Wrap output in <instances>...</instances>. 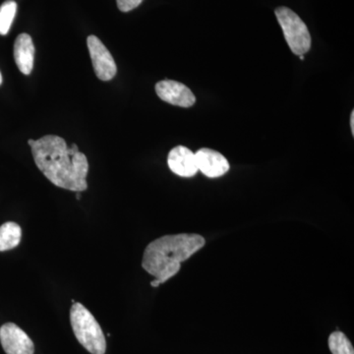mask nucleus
<instances>
[{"label": "nucleus", "mask_w": 354, "mask_h": 354, "mask_svg": "<svg viewBox=\"0 0 354 354\" xmlns=\"http://www.w3.org/2000/svg\"><path fill=\"white\" fill-rule=\"evenodd\" d=\"M28 144L37 167L51 183L75 192L87 189L88 162L76 144L68 148L65 140L57 135L30 139Z\"/></svg>", "instance_id": "1"}, {"label": "nucleus", "mask_w": 354, "mask_h": 354, "mask_svg": "<svg viewBox=\"0 0 354 354\" xmlns=\"http://www.w3.org/2000/svg\"><path fill=\"white\" fill-rule=\"evenodd\" d=\"M205 243L204 237L199 234L165 235L146 247L142 267L164 283L176 276L181 263L189 259Z\"/></svg>", "instance_id": "2"}, {"label": "nucleus", "mask_w": 354, "mask_h": 354, "mask_svg": "<svg viewBox=\"0 0 354 354\" xmlns=\"http://www.w3.org/2000/svg\"><path fill=\"white\" fill-rule=\"evenodd\" d=\"M70 322L76 339L92 354H104L106 341L101 326L84 305L75 302L70 310Z\"/></svg>", "instance_id": "3"}, {"label": "nucleus", "mask_w": 354, "mask_h": 354, "mask_svg": "<svg viewBox=\"0 0 354 354\" xmlns=\"http://www.w3.org/2000/svg\"><path fill=\"white\" fill-rule=\"evenodd\" d=\"M274 13L291 51L297 55L308 53L311 48V36L301 18L285 6L278 7Z\"/></svg>", "instance_id": "4"}, {"label": "nucleus", "mask_w": 354, "mask_h": 354, "mask_svg": "<svg viewBox=\"0 0 354 354\" xmlns=\"http://www.w3.org/2000/svg\"><path fill=\"white\" fill-rule=\"evenodd\" d=\"M87 44L95 75L102 81L111 80L118 71L111 53L97 37H88Z\"/></svg>", "instance_id": "5"}, {"label": "nucleus", "mask_w": 354, "mask_h": 354, "mask_svg": "<svg viewBox=\"0 0 354 354\" xmlns=\"http://www.w3.org/2000/svg\"><path fill=\"white\" fill-rule=\"evenodd\" d=\"M0 342L6 354H34V342L24 330L13 323L0 328Z\"/></svg>", "instance_id": "6"}, {"label": "nucleus", "mask_w": 354, "mask_h": 354, "mask_svg": "<svg viewBox=\"0 0 354 354\" xmlns=\"http://www.w3.org/2000/svg\"><path fill=\"white\" fill-rule=\"evenodd\" d=\"M156 93L162 101L180 108H190L196 102V97L190 88L176 81H160L156 85Z\"/></svg>", "instance_id": "7"}, {"label": "nucleus", "mask_w": 354, "mask_h": 354, "mask_svg": "<svg viewBox=\"0 0 354 354\" xmlns=\"http://www.w3.org/2000/svg\"><path fill=\"white\" fill-rule=\"evenodd\" d=\"M195 158H196L198 171H201L209 178L223 176L230 169V164L227 158L212 149H200L195 153Z\"/></svg>", "instance_id": "8"}, {"label": "nucleus", "mask_w": 354, "mask_h": 354, "mask_svg": "<svg viewBox=\"0 0 354 354\" xmlns=\"http://www.w3.org/2000/svg\"><path fill=\"white\" fill-rule=\"evenodd\" d=\"M167 165L174 174L181 177H192L199 171L195 153L183 146L172 149L167 157Z\"/></svg>", "instance_id": "9"}, {"label": "nucleus", "mask_w": 354, "mask_h": 354, "mask_svg": "<svg viewBox=\"0 0 354 354\" xmlns=\"http://www.w3.org/2000/svg\"><path fill=\"white\" fill-rule=\"evenodd\" d=\"M14 58L23 74H31L34 67L35 46L30 35L21 34L17 37L14 44Z\"/></svg>", "instance_id": "10"}, {"label": "nucleus", "mask_w": 354, "mask_h": 354, "mask_svg": "<svg viewBox=\"0 0 354 354\" xmlns=\"http://www.w3.org/2000/svg\"><path fill=\"white\" fill-rule=\"evenodd\" d=\"M22 230L19 225L8 221L0 227V252L11 250L19 245Z\"/></svg>", "instance_id": "11"}, {"label": "nucleus", "mask_w": 354, "mask_h": 354, "mask_svg": "<svg viewBox=\"0 0 354 354\" xmlns=\"http://www.w3.org/2000/svg\"><path fill=\"white\" fill-rule=\"evenodd\" d=\"M17 12V3L14 0H7L0 6V35L8 34L14 18Z\"/></svg>", "instance_id": "12"}, {"label": "nucleus", "mask_w": 354, "mask_h": 354, "mask_svg": "<svg viewBox=\"0 0 354 354\" xmlns=\"http://www.w3.org/2000/svg\"><path fill=\"white\" fill-rule=\"evenodd\" d=\"M329 348L333 354H354L351 341L344 333L334 332L329 337Z\"/></svg>", "instance_id": "13"}, {"label": "nucleus", "mask_w": 354, "mask_h": 354, "mask_svg": "<svg viewBox=\"0 0 354 354\" xmlns=\"http://www.w3.org/2000/svg\"><path fill=\"white\" fill-rule=\"evenodd\" d=\"M143 0H116L118 9L122 12H129L133 9L137 8Z\"/></svg>", "instance_id": "14"}, {"label": "nucleus", "mask_w": 354, "mask_h": 354, "mask_svg": "<svg viewBox=\"0 0 354 354\" xmlns=\"http://www.w3.org/2000/svg\"><path fill=\"white\" fill-rule=\"evenodd\" d=\"M351 131H353V135L354 136V111H353V113H351Z\"/></svg>", "instance_id": "15"}, {"label": "nucleus", "mask_w": 354, "mask_h": 354, "mask_svg": "<svg viewBox=\"0 0 354 354\" xmlns=\"http://www.w3.org/2000/svg\"><path fill=\"white\" fill-rule=\"evenodd\" d=\"M160 285H162V283H160V281H158V279H155V281H153L152 283H151V286H153V288H158Z\"/></svg>", "instance_id": "16"}, {"label": "nucleus", "mask_w": 354, "mask_h": 354, "mask_svg": "<svg viewBox=\"0 0 354 354\" xmlns=\"http://www.w3.org/2000/svg\"><path fill=\"white\" fill-rule=\"evenodd\" d=\"M80 193H81V192H77V195H76V199H77V200H80V199H81V195H80Z\"/></svg>", "instance_id": "17"}, {"label": "nucleus", "mask_w": 354, "mask_h": 354, "mask_svg": "<svg viewBox=\"0 0 354 354\" xmlns=\"http://www.w3.org/2000/svg\"><path fill=\"white\" fill-rule=\"evenodd\" d=\"M298 57H299L300 59L304 60V55H298Z\"/></svg>", "instance_id": "18"}, {"label": "nucleus", "mask_w": 354, "mask_h": 354, "mask_svg": "<svg viewBox=\"0 0 354 354\" xmlns=\"http://www.w3.org/2000/svg\"><path fill=\"white\" fill-rule=\"evenodd\" d=\"M2 84V75L1 73H0V85Z\"/></svg>", "instance_id": "19"}]
</instances>
